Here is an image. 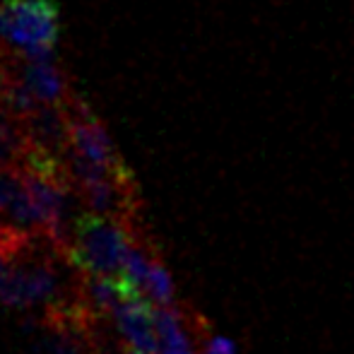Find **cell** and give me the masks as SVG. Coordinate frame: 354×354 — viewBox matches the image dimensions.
<instances>
[{
  "mask_svg": "<svg viewBox=\"0 0 354 354\" xmlns=\"http://www.w3.org/2000/svg\"><path fill=\"white\" fill-rule=\"evenodd\" d=\"M136 239V222L84 212L75 219L68 263L82 272L118 277L123 275L126 253Z\"/></svg>",
  "mask_w": 354,
  "mask_h": 354,
  "instance_id": "obj_1",
  "label": "cell"
},
{
  "mask_svg": "<svg viewBox=\"0 0 354 354\" xmlns=\"http://www.w3.org/2000/svg\"><path fill=\"white\" fill-rule=\"evenodd\" d=\"M5 39L22 53L53 51L58 39V8L51 0H5Z\"/></svg>",
  "mask_w": 354,
  "mask_h": 354,
  "instance_id": "obj_2",
  "label": "cell"
},
{
  "mask_svg": "<svg viewBox=\"0 0 354 354\" xmlns=\"http://www.w3.org/2000/svg\"><path fill=\"white\" fill-rule=\"evenodd\" d=\"M147 299L149 297L138 284H131L128 294L116 304V308L111 313L116 318L118 333L123 335V340L131 342L133 350H140L145 354H159L154 306Z\"/></svg>",
  "mask_w": 354,
  "mask_h": 354,
  "instance_id": "obj_3",
  "label": "cell"
},
{
  "mask_svg": "<svg viewBox=\"0 0 354 354\" xmlns=\"http://www.w3.org/2000/svg\"><path fill=\"white\" fill-rule=\"evenodd\" d=\"M22 126L29 147L66 159L71 147V118L66 104H39L32 113L22 118Z\"/></svg>",
  "mask_w": 354,
  "mask_h": 354,
  "instance_id": "obj_4",
  "label": "cell"
},
{
  "mask_svg": "<svg viewBox=\"0 0 354 354\" xmlns=\"http://www.w3.org/2000/svg\"><path fill=\"white\" fill-rule=\"evenodd\" d=\"M19 77L24 80L29 92L41 104H61L73 94L68 75L56 63L53 51L22 53V58H19Z\"/></svg>",
  "mask_w": 354,
  "mask_h": 354,
  "instance_id": "obj_5",
  "label": "cell"
},
{
  "mask_svg": "<svg viewBox=\"0 0 354 354\" xmlns=\"http://www.w3.org/2000/svg\"><path fill=\"white\" fill-rule=\"evenodd\" d=\"M0 219L27 234H44L41 217L19 169L0 171Z\"/></svg>",
  "mask_w": 354,
  "mask_h": 354,
  "instance_id": "obj_6",
  "label": "cell"
},
{
  "mask_svg": "<svg viewBox=\"0 0 354 354\" xmlns=\"http://www.w3.org/2000/svg\"><path fill=\"white\" fill-rule=\"evenodd\" d=\"M154 326H157L159 337V354H198L176 306L154 308Z\"/></svg>",
  "mask_w": 354,
  "mask_h": 354,
  "instance_id": "obj_7",
  "label": "cell"
},
{
  "mask_svg": "<svg viewBox=\"0 0 354 354\" xmlns=\"http://www.w3.org/2000/svg\"><path fill=\"white\" fill-rule=\"evenodd\" d=\"M27 152V136H24L22 118L12 116L0 104V171L19 169Z\"/></svg>",
  "mask_w": 354,
  "mask_h": 354,
  "instance_id": "obj_8",
  "label": "cell"
},
{
  "mask_svg": "<svg viewBox=\"0 0 354 354\" xmlns=\"http://www.w3.org/2000/svg\"><path fill=\"white\" fill-rule=\"evenodd\" d=\"M145 294L152 299L157 306H176V287H174V277L159 261H154L152 272H149L147 282H145Z\"/></svg>",
  "mask_w": 354,
  "mask_h": 354,
  "instance_id": "obj_9",
  "label": "cell"
},
{
  "mask_svg": "<svg viewBox=\"0 0 354 354\" xmlns=\"http://www.w3.org/2000/svg\"><path fill=\"white\" fill-rule=\"evenodd\" d=\"M87 345H89V340H84V337L53 330V337H48V340L44 342L39 354H84V347Z\"/></svg>",
  "mask_w": 354,
  "mask_h": 354,
  "instance_id": "obj_10",
  "label": "cell"
},
{
  "mask_svg": "<svg viewBox=\"0 0 354 354\" xmlns=\"http://www.w3.org/2000/svg\"><path fill=\"white\" fill-rule=\"evenodd\" d=\"M203 354H239L236 345L224 335H210V340H205Z\"/></svg>",
  "mask_w": 354,
  "mask_h": 354,
  "instance_id": "obj_11",
  "label": "cell"
},
{
  "mask_svg": "<svg viewBox=\"0 0 354 354\" xmlns=\"http://www.w3.org/2000/svg\"><path fill=\"white\" fill-rule=\"evenodd\" d=\"M15 58H17V51H12V48H8L5 44H0V87L5 84L10 71H12Z\"/></svg>",
  "mask_w": 354,
  "mask_h": 354,
  "instance_id": "obj_12",
  "label": "cell"
},
{
  "mask_svg": "<svg viewBox=\"0 0 354 354\" xmlns=\"http://www.w3.org/2000/svg\"><path fill=\"white\" fill-rule=\"evenodd\" d=\"M8 266H10L8 256H5V253L0 251V280H3V277H5V272H8Z\"/></svg>",
  "mask_w": 354,
  "mask_h": 354,
  "instance_id": "obj_13",
  "label": "cell"
},
{
  "mask_svg": "<svg viewBox=\"0 0 354 354\" xmlns=\"http://www.w3.org/2000/svg\"><path fill=\"white\" fill-rule=\"evenodd\" d=\"M0 37L5 39V15H3V8H0Z\"/></svg>",
  "mask_w": 354,
  "mask_h": 354,
  "instance_id": "obj_14",
  "label": "cell"
},
{
  "mask_svg": "<svg viewBox=\"0 0 354 354\" xmlns=\"http://www.w3.org/2000/svg\"><path fill=\"white\" fill-rule=\"evenodd\" d=\"M126 354H145V352H140V350H133V352H126Z\"/></svg>",
  "mask_w": 354,
  "mask_h": 354,
  "instance_id": "obj_15",
  "label": "cell"
}]
</instances>
